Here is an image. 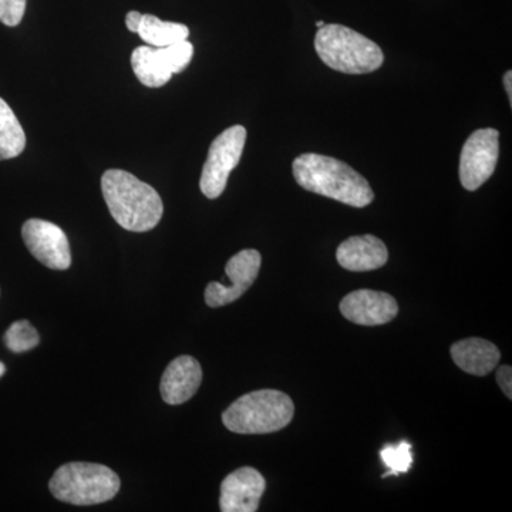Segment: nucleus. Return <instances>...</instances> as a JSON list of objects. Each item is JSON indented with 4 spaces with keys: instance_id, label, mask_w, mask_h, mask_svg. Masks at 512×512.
Listing matches in <instances>:
<instances>
[{
    "instance_id": "1a4fd4ad",
    "label": "nucleus",
    "mask_w": 512,
    "mask_h": 512,
    "mask_svg": "<svg viewBox=\"0 0 512 512\" xmlns=\"http://www.w3.org/2000/svg\"><path fill=\"white\" fill-rule=\"evenodd\" d=\"M262 256L256 249H244L229 259L225 274L229 285L210 282L205 289V302L210 308H221L237 301L254 285L261 269Z\"/></svg>"
},
{
    "instance_id": "5701e85b",
    "label": "nucleus",
    "mask_w": 512,
    "mask_h": 512,
    "mask_svg": "<svg viewBox=\"0 0 512 512\" xmlns=\"http://www.w3.org/2000/svg\"><path fill=\"white\" fill-rule=\"evenodd\" d=\"M512 73L511 70H508L507 73L504 74V87L505 92L508 94V99H510V103H512Z\"/></svg>"
},
{
    "instance_id": "7ed1b4c3",
    "label": "nucleus",
    "mask_w": 512,
    "mask_h": 512,
    "mask_svg": "<svg viewBox=\"0 0 512 512\" xmlns=\"http://www.w3.org/2000/svg\"><path fill=\"white\" fill-rule=\"evenodd\" d=\"M320 60L336 72L367 74L382 67V49L373 40L342 25H323L315 37Z\"/></svg>"
},
{
    "instance_id": "b1692460",
    "label": "nucleus",
    "mask_w": 512,
    "mask_h": 512,
    "mask_svg": "<svg viewBox=\"0 0 512 512\" xmlns=\"http://www.w3.org/2000/svg\"><path fill=\"white\" fill-rule=\"evenodd\" d=\"M5 372H6V367L5 365H3L2 362H0V377H2L3 375H5Z\"/></svg>"
},
{
    "instance_id": "aec40b11",
    "label": "nucleus",
    "mask_w": 512,
    "mask_h": 512,
    "mask_svg": "<svg viewBox=\"0 0 512 512\" xmlns=\"http://www.w3.org/2000/svg\"><path fill=\"white\" fill-rule=\"evenodd\" d=\"M28 0H0V22L9 28H15L25 16Z\"/></svg>"
},
{
    "instance_id": "4468645a",
    "label": "nucleus",
    "mask_w": 512,
    "mask_h": 512,
    "mask_svg": "<svg viewBox=\"0 0 512 512\" xmlns=\"http://www.w3.org/2000/svg\"><path fill=\"white\" fill-rule=\"evenodd\" d=\"M451 356L463 372L473 376H487L495 370L501 359L497 346L480 338H468L454 343Z\"/></svg>"
},
{
    "instance_id": "0eeeda50",
    "label": "nucleus",
    "mask_w": 512,
    "mask_h": 512,
    "mask_svg": "<svg viewBox=\"0 0 512 512\" xmlns=\"http://www.w3.org/2000/svg\"><path fill=\"white\" fill-rule=\"evenodd\" d=\"M500 133L495 128L474 131L460 156V181L467 191H477L490 180L500 154Z\"/></svg>"
},
{
    "instance_id": "6e6552de",
    "label": "nucleus",
    "mask_w": 512,
    "mask_h": 512,
    "mask_svg": "<svg viewBox=\"0 0 512 512\" xmlns=\"http://www.w3.org/2000/svg\"><path fill=\"white\" fill-rule=\"evenodd\" d=\"M22 237L30 254L40 264L55 271H66L72 265L69 239L62 228L49 221H26L22 227Z\"/></svg>"
},
{
    "instance_id": "39448f33",
    "label": "nucleus",
    "mask_w": 512,
    "mask_h": 512,
    "mask_svg": "<svg viewBox=\"0 0 512 512\" xmlns=\"http://www.w3.org/2000/svg\"><path fill=\"white\" fill-rule=\"evenodd\" d=\"M120 478L111 468L96 463H67L57 468L49 488L55 498L72 505H96L113 500Z\"/></svg>"
},
{
    "instance_id": "f8f14e48",
    "label": "nucleus",
    "mask_w": 512,
    "mask_h": 512,
    "mask_svg": "<svg viewBox=\"0 0 512 512\" xmlns=\"http://www.w3.org/2000/svg\"><path fill=\"white\" fill-rule=\"evenodd\" d=\"M202 382L200 362L192 356H180L174 359L161 377V397L167 404L178 406L188 402Z\"/></svg>"
},
{
    "instance_id": "423d86ee",
    "label": "nucleus",
    "mask_w": 512,
    "mask_h": 512,
    "mask_svg": "<svg viewBox=\"0 0 512 512\" xmlns=\"http://www.w3.org/2000/svg\"><path fill=\"white\" fill-rule=\"evenodd\" d=\"M247 130L232 126L212 141L207 161L202 168L200 188L210 200L221 197L227 188L229 174L234 171L244 153Z\"/></svg>"
},
{
    "instance_id": "f3484780",
    "label": "nucleus",
    "mask_w": 512,
    "mask_h": 512,
    "mask_svg": "<svg viewBox=\"0 0 512 512\" xmlns=\"http://www.w3.org/2000/svg\"><path fill=\"white\" fill-rule=\"evenodd\" d=\"M25 147L26 134L22 124L0 97V161L20 156Z\"/></svg>"
},
{
    "instance_id": "9d476101",
    "label": "nucleus",
    "mask_w": 512,
    "mask_h": 512,
    "mask_svg": "<svg viewBox=\"0 0 512 512\" xmlns=\"http://www.w3.org/2000/svg\"><path fill=\"white\" fill-rule=\"evenodd\" d=\"M339 308L346 319L362 326L386 325L399 313V305L392 295L370 289L350 292Z\"/></svg>"
},
{
    "instance_id": "393cba45",
    "label": "nucleus",
    "mask_w": 512,
    "mask_h": 512,
    "mask_svg": "<svg viewBox=\"0 0 512 512\" xmlns=\"http://www.w3.org/2000/svg\"><path fill=\"white\" fill-rule=\"evenodd\" d=\"M325 25V22H322V20H319V22H316V26L319 28H322V26Z\"/></svg>"
},
{
    "instance_id": "a211bd4d",
    "label": "nucleus",
    "mask_w": 512,
    "mask_h": 512,
    "mask_svg": "<svg viewBox=\"0 0 512 512\" xmlns=\"http://www.w3.org/2000/svg\"><path fill=\"white\" fill-rule=\"evenodd\" d=\"M380 457H382L384 466L389 468V471L383 474V478L407 473L413 464L412 444L407 441H400L399 444H386L380 450Z\"/></svg>"
},
{
    "instance_id": "f257e3e1",
    "label": "nucleus",
    "mask_w": 512,
    "mask_h": 512,
    "mask_svg": "<svg viewBox=\"0 0 512 512\" xmlns=\"http://www.w3.org/2000/svg\"><path fill=\"white\" fill-rule=\"evenodd\" d=\"M293 177L303 190L332 198L355 208L375 200V192L363 175L350 165L322 154H302L293 161Z\"/></svg>"
},
{
    "instance_id": "412c9836",
    "label": "nucleus",
    "mask_w": 512,
    "mask_h": 512,
    "mask_svg": "<svg viewBox=\"0 0 512 512\" xmlns=\"http://www.w3.org/2000/svg\"><path fill=\"white\" fill-rule=\"evenodd\" d=\"M497 382L505 396L512 399V369L511 366H501L497 370Z\"/></svg>"
},
{
    "instance_id": "20e7f679",
    "label": "nucleus",
    "mask_w": 512,
    "mask_h": 512,
    "mask_svg": "<svg viewBox=\"0 0 512 512\" xmlns=\"http://www.w3.org/2000/svg\"><path fill=\"white\" fill-rule=\"evenodd\" d=\"M291 397L279 390H256L235 400L222 413V423L237 434H269L285 429L293 419Z\"/></svg>"
},
{
    "instance_id": "4be33fe9",
    "label": "nucleus",
    "mask_w": 512,
    "mask_h": 512,
    "mask_svg": "<svg viewBox=\"0 0 512 512\" xmlns=\"http://www.w3.org/2000/svg\"><path fill=\"white\" fill-rule=\"evenodd\" d=\"M141 18H143V15H141L140 12H136V10L128 12L126 16L127 29L130 30V32L137 33Z\"/></svg>"
},
{
    "instance_id": "dca6fc26",
    "label": "nucleus",
    "mask_w": 512,
    "mask_h": 512,
    "mask_svg": "<svg viewBox=\"0 0 512 512\" xmlns=\"http://www.w3.org/2000/svg\"><path fill=\"white\" fill-rule=\"evenodd\" d=\"M137 33L148 46L167 47L188 40L190 29L183 23L165 22L154 15H143Z\"/></svg>"
},
{
    "instance_id": "f03ea898",
    "label": "nucleus",
    "mask_w": 512,
    "mask_h": 512,
    "mask_svg": "<svg viewBox=\"0 0 512 512\" xmlns=\"http://www.w3.org/2000/svg\"><path fill=\"white\" fill-rule=\"evenodd\" d=\"M101 191L111 217L127 231H151L163 218L160 194L127 171L107 170L101 177Z\"/></svg>"
},
{
    "instance_id": "2eb2a0df",
    "label": "nucleus",
    "mask_w": 512,
    "mask_h": 512,
    "mask_svg": "<svg viewBox=\"0 0 512 512\" xmlns=\"http://www.w3.org/2000/svg\"><path fill=\"white\" fill-rule=\"evenodd\" d=\"M131 66L140 83L151 89L165 86L173 76L165 47L138 46L131 55Z\"/></svg>"
},
{
    "instance_id": "ddd939ff",
    "label": "nucleus",
    "mask_w": 512,
    "mask_h": 512,
    "mask_svg": "<svg viewBox=\"0 0 512 512\" xmlns=\"http://www.w3.org/2000/svg\"><path fill=\"white\" fill-rule=\"evenodd\" d=\"M336 259L348 271H375L387 264L389 251L382 239L375 235H360L343 241L336 251Z\"/></svg>"
},
{
    "instance_id": "9b49d317",
    "label": "nucleus",
    "mask_w": 512,
    "mask_h": 512,
    "mask_svg": "<svg viewBox=\"0 0 512 512\" xmlns=\"http://www.w3.org/2000/svg\"><path fill=\"white\" fill-rule=\"evenodd\" d=\"M266 490L264 476L252 467H242L225 477L221 484L222 512H255Z\"/></svg>"
},
{
    "instance_id": "6ab92c4d",
    "label": "nucleus",
    "mask_w": 512,
    "mask_h": 512,
    "mask_svg": "<svg viewBox=\"0 0 512 512\" xmlns=\"http://www.w3.org/2000/svg\"><path fill=\"white\" fill-rule=\"evenodd\" d=\"M39 342V333L28 320H18V322L12 323L5 333V345L15 353L35 349Z\"/></svg>"
}]
</instances>
